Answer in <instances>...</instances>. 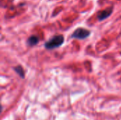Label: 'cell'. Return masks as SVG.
<instances>
[{
	"label": "cell",
	"mask_w": 121,
	"mask_h": 120,
	"mask_svg": "<svg viewBox=\"0 0 121 120\" xmlns=\"http://www.w3.org/2000/svg\"><path fill=\"white\" fill-rule=\"evenodd\" d=\"M90 35V30L84 28H78L72 33V34L71 35V37L77 40H84L88 38Z\"/></svg>",
	"instance_id": "7a4b0ae2"
},
{
	"label": "cell",
	"mask_w": 121,
	"mask_h": 120,
	"mask_svg": "<svg viewBox=\"0 0 121 120\" xmlns=\"http://www.w3.org/2000/svg\"><path fill=\"white\" fill-rule=\"evenodd\" d=\"M65 42V37L62 35H57L50 38L45 42L44 47L47 50H54L60 47Z\"/></svg>",
	"instance_id": "6da1fadb"
},
{
	"label": "cell",
	"mask_w": 121,
	"mask_h": 120,
	"mask_svg": "<svg viewBox=\"0 0 121 120\" xmlns=\"http://www.w3.org/2000/svg\"><path fill=\"white\" fill-rule=\"evenodd\" d=\"M113 10V6H111V7H109L108 8H106L104 10L99 11L97 13V15H96L98 21H104V20L106 19L108 17H109L112 14Z\"/></svg>",
	"instance_id": "3957f363"
},
{
	"label": "cell",
	"mask_w": 121,
	"mask_h": 120,
	"mask_svg": "<svg viewBox=\"0 0 121 120\" xmlns=\"http://www.w3.org/2000/svg\"><path fill=\"white\" fill-rule=\"evenodd\" d=\"M39 37L36 35H31L27 39V45L28 46H35L39 42Z\"/></svg>",
	"instance_id": "277c9868"
},
{
	"label": "cell",
	"mask_w": 121,
	"mask_h": 120,
	"mask_svg": "<svg viewBox=\"0 0 121 120\" xmlns=\"http://www.w3.org/2000/svg\"><path fill=\"white\" fill-rule=\"evenodd\" d=\"M13 70L16 71V73L17 74H18V76L21 78H22V79L25 78V71H24L23 68L21 66H17L13 67Z\"/></svg>",
	"instance_id": "5b68a950"
}]
</instances>
